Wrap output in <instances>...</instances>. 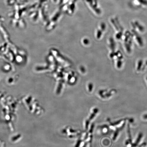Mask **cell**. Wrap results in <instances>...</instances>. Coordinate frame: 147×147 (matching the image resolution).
<instances>
[{"instance_id": "obj_1", "label": "cell", "mask_w": 147, "mask_h": 147, "mask_svg": "<svg viewBox=\"0 0 147 147\" xmlns=\"http://www.w3.org/2000/svg\"><path fill=\"white\" fill-rule=\"evenodd\" d=\"M98 109H95L94 110V113H93V114H92L90 117V119H92L93 118V117H94L95 114H96L97 113V112H98Z\"/></svg>"}, {"instance_id": "obj_2", "label": "cell", "mask_w": 147, "mask_h": 147, "mask_svg": "<svg viewBox=\"0 0 147 147\" xmlns=\"http://www.w3.org/2000/svg\"><path fill=\"white\" fill-rule=\"evenodd\" d=\"M81 142V141L80 140L78 141L75 147H79L80 146Z\"/></svg>"}, {"instance_id": "obj_3", "label": "cell", "mask_w": 147, "mask_h": 147, "mask_svg": "<svg viewBox=\"0 0 147 147\" xmlns=\"http://www.w3.org/2000/svg\"><path fill=\"white\" fill-rule=\"evenodd\" d=\"M143 118L145 119H147V114H146L143 115Z\"/></svg>"}, {"instance_id": "obj_4", "label": "cell", "mask_w": 147, "mask_h": 147, "mask_svg": "<svg viewBox=\"0 0 147 147\" xmlns=\"http://www.w3.org/2000/svg\"><path fill=\"white\" fill-rule=\"evenodd\" d=\"M93 127H94V125L92 124V127L91 129L90 130V131L91 132H92V131H93Z\"/></svg>"}]
</instances>
